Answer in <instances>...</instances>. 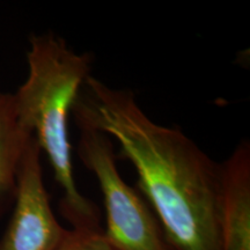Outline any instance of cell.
I'll return each mask as SVG.
<instances>
[{
    "label": "cell",
    "mask_w": 250,
    "mask_h": 250,
    "mask_svg": "<svg viewBox=\"0 0 250 250\" xmlns=\"http://www.w3.org/2000/svg\"><path fill=\"white\" fill-rule=\"evenodd\" d=\"M72 112L118 143L175 250H219L221 164L180 127L152 121L131 90L111 88L92 76Z\"/></svg>",
    "instance_id": "6da1fadb"
},
{
    "label": "cell",
    "mask_w": 250,
    "mask_h": 250,
    "mask_svg": "<svg viewBox=\"0 0 250 250\" xmlns=\"http://www.w3.org/2000/svg\"><path fill=\"white\" fill-rule=\"evenodd\" d=\"M28 77L13 94L19 124L48 156L64 196L61 211L72 227L99 225L100 211L76 186L68 118L90 76L93 57L77 54L64 39L48 33L30 39Z\"/></svg>",
    "instance_id": "7a4b0ae2"
},
{
    "label": "cell",
    "mask_w": 250,
    "mask_h": 250,
    "mask_svg": "<svg viewBox=\"0 0 250 250\" xmlns=\"http://www.w3.org/2000/svg\"><path fill=\"white\" fill-rule=\"evenodd\" d=\"M80 130L79 156L95 175L103 196L105 239L115 250H175L146 199L122 179L114 142L108 134L74 118Z\"/></svg>",
    "instance_id": "3957f363"
},
{
    "label": "cell",
    "mask_w": 250,
    "mask_h": 250,
    "mask_svg": "<svg viewBox=\"0 0 250 250\" xmlns=\"http://www.w3.org/2000/svg\"><path fill=\"white\" fill-rule=\"evenodd\" d=\"M41 151L31 137L21 158L14 210L0 239V250H57L67 234L50 204L41 164Z\"/></svg>",
    "instance_id": "277c9868"
},
{
    "label": "cell",
    "mask_w": 250,
    "mask_h": 250,
    "mask_svg": "<svg viewBox=\"0 0 250 250\" xmlns=\"http://www.w3.org/2000/svg\"><path fill=\"white\" fill-rule=\"evenodd\" d=\"M219 250H250V144L242 140L221 164Z\"/></svg>",
    "instance_id": "5b68a950"
},
{
    "label": "cell",
    "mask_w": 250,
    "mask_h": 250,
    "mask_svg": "<svg viewBox=\"0 0 250 250\" xmlns=\"http://www.w3.org/2000/svg\"><path fill=\"white\" fill-rule=\"evenodd\" d=\"M31 137L19 124L13 94L0 93V212L14 199L19 166Z\"/></svg>",
    "instance_id": "8992f818"
},
{
    "label": "cell",
    "mask_w": 250,
    "mask_h": 250,
    "mask_svg": "<svg viewBox=\"0 0 250 250\" xmlns=\"http://www.w3.org/2000/svg\"><path fill=\"white\" fill-rule=\"evenodd\" d=\"M57 250H115L105 239L101 225L74 226L67 229Z\"/></svg>",
    "instance_id": "52a82bcc"
}]
</instances>
